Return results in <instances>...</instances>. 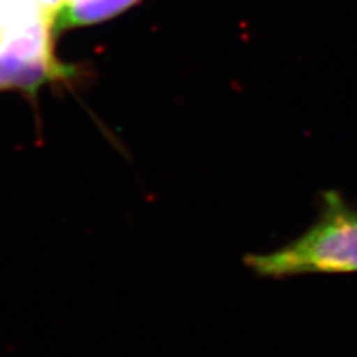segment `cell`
Segmentation results:
<instances>
[{
  "label": "cell",
  "instance_id": "6",
  "mask_svg": "<svg viewBox=\"0 0 357 357\" xmlns=\"http://www.w3.org/2000/svg\"><path fill=\"white\" fill-rule=\"evenodd\" d=\"M70 2H73V0H67V3H70ZM67 3H66V5H67Z\"/></svg>",
  "mask_w": 357,
  "mask_h": 357
},
{
  "label": "cell",
  "instance_id": "3",
  "mask_svg": "<svg viewBox=\"0 0 357 357\" xmlns=\"http://www.w3.org/2000/svg\"><path fill=\"white\" fill-rule=\"evenodd\" d=\"M140 0H73L67 3L55 20L54 30L98 24L114 18L139 3Z\"/></svg>",
  "mask_w": 357,
  "mask_h": 357
},
{
  "label": "cell",
  "instance_id": "5",
  "mask_svg": "<svg viewBox=\"0 0 357 357\" xmlns=\"http://www.w3.org/2000/svg\"><path fill=\"white\" fill-rule=\"evenodd\" d=\"M36 2L42 10L45 20H47L54 27L55 20H57L61 9L66 6L67 0H36Z\"/></svg>",
  "mask_w": 357,
  "mask_h": 357
},
{
  "label": "cell",
  "instance_id": "2",
  "mask_svg": "<svg viewBox=\"0 0 357 357\" xmlns=\"http://www.w3.org/2000/svg\"><path fill=\"white\" fill-rule=\"evenodd\" d=\"M51 27L39 21L0 39V91L21 89L35 94L42 85L72 75L70 67L54 57Z\"/></svg>",
  "mask_w": 357,
  "mask_h": 357
},
{
  "label": "cell",
  "instance_id": "1",
  "mask_svg": "<svg viewBox=\"0 0 357 357\" xmlns=\"http://www.w3.org/2000/svg\"><path fill=\"white\" fill-rule=\"evenodd\" d=\"M244 265L261 278L357 273V208L329 189L320 197L316 220L298 236L266 253H249Z\"/></svg>",
  "mask_w": 357,
  "mask_h": 357
},
{
  "label": "cell",
  "instance_id": "4",
  "mask_svg": "<svg viewBox=\"0 0 357 357\" xmlns=\"http://www.w3.org/2000/svg\"><path fill=\"white\" fill-rule=\"evenodd\" d=\"M39 21L47 20L36 0H0V39Z\"/></svg>",
  "mask_w": 357,
  "mask_h": 357
}]
</instances>
